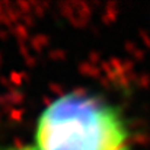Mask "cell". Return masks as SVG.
<instances>
[{
	"label": "cell",
	"instance_id": "cell-2",
	"mask_svg": "<svg viewBox=\"0 0 150 150\" xmlns=\"http://www.w3.org/2000/svg\"><path fill=\"white\" fill-rule=\"evenodd\" d=\"M0 150H35L32 144H9V146H0Z\"/></svg>",
	"mask_w": 150,
	"mask_h": 150
},
{
	"label": "cell",
	"instance_id": "cell-1",
	"mask_svg": "<svg viewBox=\"0 0 150 150\" xmlns=\"http://www.w3.org/2000/svg\"><path fill=\"white\" fill-rule=\"evenodd\" d=\"M31 144L35 150H131L120 111L82 91L64 92L41 109Z\"/></svg>",
	"mask_w": 150,
	"mask_h": 150
}]
</instances>
